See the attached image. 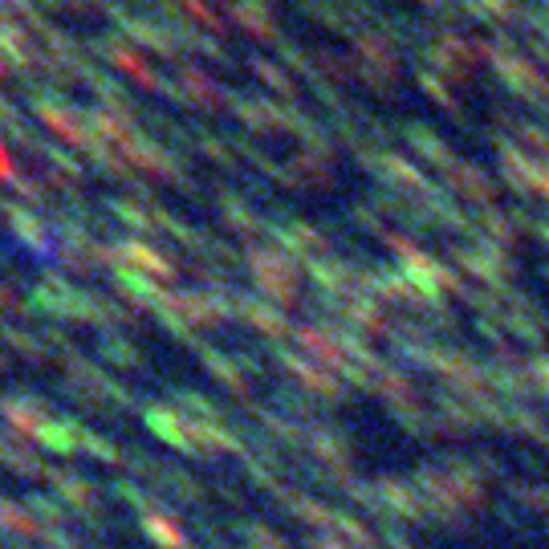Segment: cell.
Masks as SVG:
<instances>
[{
	"label": "cell",
	"instance_id": "cell-1",
	"mask_svg": "<svg viewBox=\"0 0 549 549\" xmlns=\"http://www.w3.org/2000/svg\"><path fill=\"white\" fill-rule=\"evenodd\" d=\"M0 179H13V159H9L5 143H0Z\"/></svg>",
	"mask_w": 549,
	"mask_h": 549
}]
</instances>
